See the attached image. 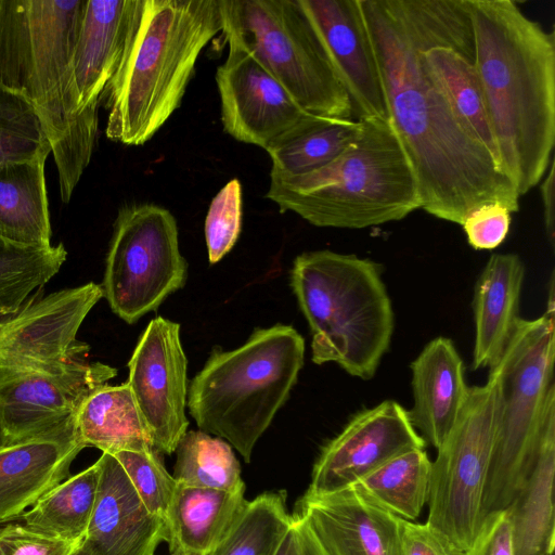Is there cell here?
<instances>
[{
  "instance_id": "obj_7",
  "label": "cell",
  "mask_w": 555,
  "mask_h": 555,
  "mask_svg": "<svg viewBox=\"0 0 555 555\" xmlns=\"http://www.w3.org/2000/svg\"><path fill=\"white\" fill-rule=\"evenodd\" d=\"M305 339L291 325L257 328L233 350H214L192 379L186 405L198 428L245 462L284 405L304 365Z\"/></svg>"
},
{
  "instance_id": "obj_20",
  "label": "cell",
  "mask_w": 555,
  "mask_h": 555,
  "mask_svg": "<svg viewBox=\"0 0 555 555\" xmlns=\"http://www.w3.org/2000/svg\"><path fill=\"white\" fill-rule=\"evenodd\" d=\"M83 448L75 420L40 435L0 443V527L21 518L66 479Z\"/></svg>"
},
{
  "instance_id": "obj_10",
  "label": "cell",
  "mask_w": 555,
  "mask_h": 555,
  "mask_svg": "<svg viewBox=\"0 0 555 555\" xmlns=\"http://www.w3.org/2000/svg\"><path fill=\"white\" fill-rule=\"evenodd\" d=\"M186 276L173 215L154 203L121 207L101 285L112 311L133 324L182 288Z\"/></svg>"
},
{
  "instance_id": "obj_39",
  "label": "cell",
  "mask_w": 555,
  "mask_h": 555,
  "mask_svg": "<svg viewBox=\"0 0 555 555\" xmlns=\"http://www.w3.org/2000/svg\"><path fill=\"white\" fill-rule=\"evenodd\" d=\"M81 543L39 533L24 524L0 527V555H75Z\"/></svg>"
},
{
  "instance_id": "obj_1",
  "label": "cell",
  "mask_w": 555,
  "mask_h": 555,
  "mask_svg": "<svg viewBox=\"0 0 555 555\" xmlns=\"http://www.w3.org/2000/svg\"><path fill=\"white\" fill-rule=\"evenodd\" d=\"M388 116L411 162L421 208L462 224L485 203L519 210V194L490 153L461 127L422 53H475L467 0H360Z\"/></svg>"
},
{
  "instance_id": "obj_38",
  "label": "cell",
  "mask_w": 555,
  "mask_h": 555,
  "mask_svg": "<svg viewBox=\"0 0 555 555\" xmlns=\"http://www.w3.org/2000/svg\"><path fill=\"white\" fill-rule=\"evenodd\" d=\"M511 210L501 203H485L469 211L462 222L468 244L477 250L494 249L506 238Z\"/></svg>"
},
{
  "instance_id": "obj_6",
  "label": "cell",
  "mask_w": 555,
  "mask_h": 555,
  "mask_svg": "<svg viewBox=\"0 0 555 555\" xmlns=\"http://www.w3.org/2000/svg\"><path fill=\"white\" fill-rule=\"evenodd\" d=\"M291 286L309 324L312 361L374 377L395 327L380 264L352 254L308 251L294 260Z\"/></svg>"
},
{
  "instance_id": "obj_14",
  "label": "cell",
  "mask_w": 555,
  "mask_h": 555,
  "mask_svg": "<svg viewBox=\"0 0 555 555\" xmlns=\"http://www.w3.org/2000/svg\"><path fill=\"white\" fill-rule=\"evenodd\" d=\"M229 53L217 67L223 130L264 151L312 114L236 39L224 36Z\"/></svg>"
},
{
  "instance_id": "obj_28",
  "label": "cell",
  "mask_w": 555,
  "mask_h": 555,
  "mask_svg": "<svg viewBox=\"0 0 555 555\" xmlns=\"http://www.w3.org/2000/svg\"><path fill=\"white\" fill-rule=\"evenodd\" d=\"M422 56L461 127L490 153L502 171L474 65L475 53L449 46H436L424 50Z\"/></svg>"
},
{
  "instance_id": "obj_9",
  "label": "cell",
  "mask_w": 555,
  "mask_h": 555,
  "mask_svg": "<svg viewBox=\"0 0 555 555\" xmlns=\"http://www.w3.org/2000/svg\"><path fill=\"white\" fill-rule=\"evenodd\" d=\"M222 35L236 39L309 114L353 119L346 88L299 0H220Z\"/></svg>"
},
{
  "instance_id": "obj_2",
  "label": "cell",
  "mask_w": 555,
  "mask_h": 555,
  "mask_svg": "<svg viewBox=\"0 0 555 555\" xmlns=\"http://www.w3.org/2000/svg\"><path fill=\"white\" fill-rule=\"evenodd\" d=\"M475 61L502 171L519 196L545 176L555 144V34L513 0H467Z\"/></svg>"
},
{
  "instance_id": "obj_31",
  "label": "cell",
  "mask_w": 555,
  "mask_h": 555,
  "mask_svg": "<svg viewBox=\"0 0 555 555\" xmlns=\"http://www.w3.org/2000/svg\"><path fill=\"white\" fill-rule=\"evenodd\" d=\"M431 461L425 449L403 452L352 487L393 515L415 520L428 501Z\"/></svg>"
},
{
  "instance_id": "obj_3",
  "label": "cell",
  "mask_w": 555,
  "mask_h": 555,
  "mask_svg": "<svg viewBox=\"0 0 555 555\" xmlns=\"http://www.w3.org/2000/svg\"><path fill=\"white\" fill-rule=\"evenodd\" d=\"M88 0H0V85L37 111L68 203L96 142L99 119L81 116L73 56Z\"/></svg>"
},
{
  "instance_id": "obj_21",
  "label": "cell",
  "mask_w": 555,
  "mask_h": 555,
  "mask_svg": "<svg viewBox=\"0 0 555 555\" xmlns=\"http://www.w3.org/2000/svg\"><path fill=\"white\" fill-rule=\"evenodd\" d=\"M135 0H88L73 56V87L81 116L98 108L126 44Z\"/></svg>"
},
{
  "instance_id": "obj_4",
  "label": "cell",
  "mask_w": 555,
  "mask_h": 555,
  "mask_svg": "<svg viewBox=\"0 0 555 555\" xmlns=\"http://www.w3.org/2000/svg\"><path fill=\"white\" fill-rule=\"evenodd\" d=\"M221 31L220 0H135L104 92L106 137L126 145L150 141L180 106L202 50Z\"/></svg>"
},
{
  "instance_id": "obj_19",
  "label": "cell",
  "mask_w": 555,
  "mask_h": 555,
  "mask_svg": "<svg viewBox=\"0 0 555 555\" xmlns=\"http://www.w3.org/2000/svg\"><path fill=\"white\" fill-rule=\"evenodd\" d=\"M96 499L82 546L93 555H155L166 522L151 514L116 457L102 453Z\"/></svg>"
},
{
  "instance_id": "obj_11",
  "label": "cell",
  "mask_w": 555,
  "mask_h": 555,
  "mask_svg": "<svg viewBox=\"0 0 555 555\" xmlns=\"http://www.w3.org/2000/svg\"><path fill=\"white\" fill-rule=\"evenodd\" d=\"M494 385L468 389L453 429L431 462L426 524L457 548L468 551L482 520L493 441Z\"/></svg>"
},
{
  "instance_id": "obj_33",
  "label": "cell",
  "mask_w": 555,
  "mask_h": 555,
  "mask_svg": "<svg viewBox=\"0 0 555 555\" xmlns=\"http://www.w3.org/2000/svg\"><path fill=\"white\" fill-rule=\"evenodd\" d=\"M292 521L284 490L247 501L235 524L209 555H274Z\"/></svg>"
},
{
  "instance_id": "obj_44",
  "label": "cell",
  "mask_w": 555,
  "mask_h": 555,
  "mask_svg": "<svg viewBox=\"0 0 555 555\" xmlns=\"http://www.w3.org/2000/svg\"><path fill=\"white\" fill-rule=\"evenodd\" d=\"M170 555H202L192 551L176 548L170 551Z\"/></svg>"
},
{
  "instance_id": "obj_27",
  "label": "cell",
  "mask_w": 555,
  "mask_h": 555,
  "mask_svg": "<svg viewBox=\"0 0 555 555\" xmlns=\"http://www.w3.org/2000/svg\"><path fill=\"white\" fill-rule=\"evenodd\" d=\"M76 430L85 447L102 453L143 452L154 449L151 433L144 423L127 383L104 384L81 403Z\"/></svg>"
},
{
  "instance_id": "obj_36",
  "label": "cell",
  "mask_w": 555,
  "mask_h": 555,
  "mask_svg": "<svg viewBox=\"0 0 555 555\" xmlns=\"http://www.w3.org/2000/svg\"><path fill=\"white\" fill-rule=\"evenodd\" d=\"M155 449L134 452L121 451L114 456L119 462L145 508L167 521L177 489L176 479L166 470Z\"/></svg>"
},
{
  "instance_id": "obj_12",
  "label": "cell",
  "mask_w": 555,
  "mask_h": 555,
  "mask_svg": "<svg viewBox=\"0 0 555 555\" xmlns=\"http://www.w3.org/2000/svg\"><path fill=\"white\" fill-rule=\"evenodd\" d=\"M101 298V285L90 282L48 295L40 288L15 309L0 310V385L87 359L89 346L77 334Z\"/></svg>"
},
{
  "instance_id": "obj_29",
  "label": "cell",
  "mask_w": 555,
  "mask_h": 555,
  "mask_svg": "<svg viewBox=\"0 0 555 555\" xmlns=\"http://www.w3.org/2000/svg\"><path fill=\"white\" fill-rule=\"evenodd\" d=\"M360 130V120L311 115L266 150L270 175L296 177L317 170L351 145Z\"/></svg>"
},
{
  "instance_id": "obj_37",
  "label": "cell",
  "mask_w": 555,
  "mask_h": 555,
  "mask_svg": "<svg viewBox=\"0 0 555 555\" xmlns=\"http://www.w3.org/2000/svg\"><path fill=\"white\" fill-rule=\"evenodd\" d=\"M242 184L232 179L211 199L205 219L210 263L221 260L235 245L242 228Z\"/></svg>"
},
{
  "instance_id": "obj_26",
  "label": "cell",
  "mask_w": 555,
  "mask_h": 555,
  "mask_svg": "<svg viewBox=\"0 0 555 555\" xmlns=\"http://www.w3.org/2000/svg\"><path fill=\"white\" fill-rule=\"evenodd\" d=\"M246 502L244 492L177 483L166 521L169 551L209 555L229 533Z\"/></svg>"
},
{
  "instance_id": "obj_17",
  "label": "cell",
  "mask_w": 555,
  "mask_h": 555,
  "mask_svg": "<svg viewBox=\"0 0 555 555\" xmlns=\"http://www.w3.org/2000/svg\"><path fill=\"white\" fill-rule=\"evenodd\" d=\"M330 53L352 118L389 119L383 81L360 0H299Z\"/></svg>"
},
{
  "instance_id": "obj_13",
  "label": "cell",
  "mask_w": 555,
  "mask_h": 555,
  "mask_svg": "<svg viewBox=\"0 0 555 555\" xmlns=\"http://www.w3.org/2000/svg\"><path fill=\"white\" fill-rule=\"evenodd\" d=\"M128 367L127 384L151 433L154 449L173 453L189 426L188 360L180 325L163 317L150 321Z\"/></svg>"
},
{
  "instance_id": "obj_16",
  "label": "cell",
  "mask_w": 555,
  "mask_h": 555,
  "mask_svg": "<svg viewBox=\"0 0 555 555\" xmlns=\"http://www.w3.org/2000/svg\"><path fill=\"white\" fill-rule=\"evenodd\" d=\"M117 370L87 359L22 375L0 385V443L55 429L73 420L83 400Z\"/></svg>"
},
{
  "instance_id": "obj_8",
  "label": "cell",
  "mask_w": 555,
  "mask_h": 555,
  "mask_svg": "<svg viewBox=\"0 0 555 555\" xmlns=\"http://www.w3.org/2000/svg\"><path fill=\"white\" fill-rule=\"evenodd\" d=\"M550 282L545 313L521 318L502 358L489 369L494 385L493 441L482 518L506 509L525 485L547 412L555 404L554 276Z\"/></svg>"
},
{
  "instance_id": "obj_30",
  "label": "cell",
  "mask_w": 555,
  "mask_h": 555,
  "mask_svg": "<svg viewBox=\"0 0 555 555\" xmlns=\"http://www.w3.org/2000/svg\"><path fill=\"white\" fill-rule=\"evenodd\" d=\"M99 465L68 476L57 483L21 518L39 533L73 542H82L94 507Z\"/></svg>"
},
{
  "instance_id": "obj_45",
  "label": "cell",
  "mask_w": 555,
  "mask_h": 555,
  "mask_svg": "<svg viewBox=\"0 0 555 555\" xmlns=\"http://www.w3.org/2000/svg\"><path fill=\"white\" fill-rule=\"evenodd\" d=\"M75 555H93L90 551H88L82 544L79 546Z\"/></svg>"
},
{
  "instance_id": "obj_40",
  "label": "cell",
  "mask_w": 555,
  "mask_h": 555,
  "mask_svg": "<svg viewBox=\"0 0 555 555\" xmlns=\"http://www.w3.org/2000/svg\"><path fill=\"white\" fill-rule=\"evenodd\" d=\"M467 555H515L508 509L487 514Z\"/></svg>"
},
{
  "instance_id": "obj_5",
  "label": "cell",
  "mask_w": 555,
  "mask_h": 555,
  "mask_svg": "<svg viewBox=\"0 0 555 555\" xmlns=\"http://www.w3.org/2000/svg\"><path fill=\"white\" fill-rule=\"evenodd\" d=\"M360 121L356 141L327 165L296 177L270 175L266 197L321 228L364 229L420 209L415 173L390 120Z\"/></svg>"
},
{
  "instance_id": "obj_34",
  "label": "cell",
  "mask_w": 555,
  "mask_h": 555,
  "mask_svg": "<svg viewBox=\"0 0 555 555\" xmlns=\"http://www.w3.org/2000/svg\"><path fill=\"white\" fill-rule=\"evenodd\" d=\"M67 257L61 243L23 247L0 238V310H13L60 271Z\"/></svg>"
},
{
  "instance_id": "obj_35",
  "label": "cell",
  "mask_w": 555,
  "mask_h": 555,
  "mask_svg": "<svg viewBox=\"0 0 555 555\" xmlns=\"http://www.w3.org/2000/svg\"><path fill=\"white\" fill-rule=\"evenodd\" d=\"M52 147L35 107L0 85V166L33 159Z\"/></svg>"
},
{
  "instance_id": "obj_42",
  "label": "cell",
  "mask_w": 555,
  "mask_h": 555,
  "mask_svg": "<svg viewBox=\"0 0 555 555\" xmlns=\"http://www.w3.org/2000/svg\"><path fill=\"white\" fill-rule=\"evenodd\" d=\"M274 555H327L304 519L292 514L291 525Z\"/></svg>"
},
{
  "instance_id": "obj_15",
  "label": "cell",
  "mask_w": 555,
  "mask_h": 555,
  "mask_svg": "<svg viewBox=\"0 0 555 555\" xmlns=\"http://www.w3.org/2000/svg\"><path fill=\"white\" fill-rule=\"evenodd\" d=\"M425 447L426 441L411 424L408 410L395 400H385L359 411L323 446L307 492L341 491L392 457Z\"/></svg>"
},
{
  "instance_id": "obj_22",
  "label": "cell",
  "mask_w": 555,
  "mask_h": 555,
  "mask_svg": "<svg viewBox=\"0 0 555 555\" xmlns=\"http://www.w3.org/2000/svg\"><path fill=\"white\" fill-rule=\"evenodd\" d=\"M413 405L408 416L423 439L438 449L447 439L466 402L469 387L464 363L453 341L430 340L411 363Z\"/></svg>"
},
{
  "instance_id": "obj_43",
  "label": "cell",
  "mask_w": 555,
  "mask_h": 555,
  "mask_svg": "<svg viewBox=\"0 0 555 555\" xmlns=\"http://www.w3.org/2000/svg\"><path fill=\"white\" fill-rule=\"evenodd\" d=\"M555 163L552 158L550 166L546 171V176L540 186L541 190V198L543 204V218H544V227L546 232V237L554 248L555 244V205H554V172Z\"/></svg>"
},
{
  "instance_id": "obj_23",
  "label": "cell",
  "mask_w": 555,
  "mask_h": 555,
  "mask_svg": "<svg viewBox=\"0 0 555 555\" xmlns=\"http://www.w3.org/2000/svg\"><path fill=\"white\" fill-rule=\"evenodd\" d=\"M525 264L517 254H493L474 287L473 370L492 367L502 358L520 321Z\"/></svg>"
},
{
  "instance_id": "obj_41",
  "label": "cell",
  "mask_w": 555,
  "mask_h": 555,
  "mask_svg": "<svg viewBox=\"0 0 555 555\" xmlns=\"http://www.w3.org/2000/svg\"><path fill=\"white\" fill-rule=\"evenodd\" d=\"M401 553L402 555H467V551L457 548L426 522L418 524L404 519L401 522Z\"/></svg>"
},
{
  "instance_id": "obj_18",
  "label": "cell",
  "mask_w": 555,
  "mask_h": 555,
  "mask_svg": "<svg viewBox=\"0 0 555 555\" xmlns=\"http://www.w3.org/2000/svg\"><path fill=\"white\" fill-rule=\"evenodd\" d=\"M293 515L306 521L327 555H402V518L352 486L328 494L306 491Z\"/></svg>"
},
{
  "instance_id": "obj_24",
  "label": "cell",
  "mask_w": 555,
  "mask_h": 555,
  "mask_svg": "<svg viewBox=\"0 0 555 555\" xmlns=\"http://www.w3.org/2000/svg\"><path fill=\"white\" fill-rule=\"evenodd\" d=\"M48 156L0 166V238L23 247L52 246L44 177Z\"/></svg>"
},
{
  "instance_id": "obj_25",
  "label": "cell",
  "mask_w": 555,
  "mask_h": 555,
  "mask_svg": "<svg viewBox=\"0 0 555 555\" xmlns=\"http://www.w3.org/2000/svg\"><path fill=\"white\" fill-rule=\"evenodd\" d=\"M555 404L547 412L537 459L525 485L507 507L515 555L554 551Z\"/></svg>"
},
{
  "instance_id": "obj_32",
  "label": "cell",
  "mask_w": 555,
  "mask_h": 555,
  "mask_svg": "<svg viewBox=\"0 0 555 555\" xmlns=\"http://www.w3.org/2000/svg\"><path fill=\"white\" fill-rule=\"evenodd\" d=\"M172 477L177 483L245 492L241 466L231 446L202 430H189L179 441Z\"/></svg>"
}]
</instances>
